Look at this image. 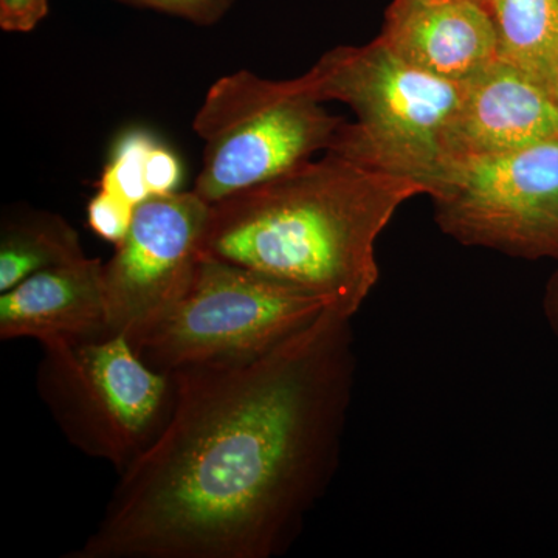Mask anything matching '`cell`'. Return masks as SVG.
I'll return each mask as SVG.
<instances>
[{
    "instance_id": "obj_19",
    "label": "cell",
    "mask_w": 558,
    "mask_h": 558,
    "mask_svg": "<svg viewBox=\"0 0 558 558\" xmlns=\"http://www.w3.org/2000/svg\"><path fill=\"white\" fill-rule=\"evenodd\" d=\"M468 2L480 3V5L487 7L488 0H468Z\"/></svg>"
},
{
    "instance_id": "obj_12",
    "label": "cell",
    "mask_w": 558,
    "mask_h": 558,
    "mask_svg": "<svg viewBox=\"0 0 558 558\" xmlns=\"http://www.w3.org/2000/svg\"><path fill=\"white\" fill-rule=\"evenodd\" d=\"M87 258L78 233L61 216L31 211L3 219L0 233V292L38 271Z\"/></svg>"
},
{
    "instance_id": "obj_10",
    "label": "cell",
    "mask_w": 558,
    "mask_h": 558,
    "mask_svg": "<svg viewBox=\"0 0 558 558\" xmlns=\"http://www.w3.org/2000/svg\"><path fill=\"white\" fill-rule=\"evenodd\" d=\"M379 39L400 60L451 83H469L499 60L490 11L468 0H392Z\"/></svg>"
},
{
    "instance_id": "obj_17",
    "label": "cell",
    "mask_w": 558,
    "mask_h": 558,
    "mask_svg": "<svg viewBox=\"0 0 558 558\" xmlns=\"http://www.w3.org/2000/svg\"><path fill=\"white\" fill-rule=\"evenodd\" d=\"M546 318H548L550 328L558 337V271L550 278L548 288H546L545 300H543Z\"/></svg>"
},
{
    "instance_id": "obj_13",
    "label": "cell",
    "mask_w": 558,
    "mask_h": 558,
    "mask_svg": "<svg viewBox=\"0 0 558 558\" xmlns=\"http://www.w3.org/2000/svg\"><path fill=\"white\" fill-rule=\"evenodd\" d=\"M180 180L178 157L148 132L132 131L117 142L97 196L134 215L150 197L179 191Z\"/></svg>"
},
{
    "instance_id": "obj_16",
    "label": "cell",
    "mask_w": 558,
    "mask_h": 558,
    "mask_svg": "<svg viewBox=\"0 0 558 558\" xmlns=\"http://www.w3.org/2000/svg\"><path fill=\"white\" fill-rule=\"evenodd\" d=\"M49 13V0H0V27L5 32L35 31Z\"/></svg>"
},
{
    "instance_id": "obj_2",
    "label": "cell",
    "mask_w": 558,
    "mask_h": 558,
    "mask_svg": "<svg viewBox=\"0 0 558 558\" xmlns=\"http://www.w3.org/2000/svg\"><path fill=\"white\" fill-rule=\"evenodd\" d=\"M421 183L328 150L209 207L202 253L319 296L354 318L379 281L376 242Z\"/></svg>"
},
{
    "instance_id": "obj_3",
    "label": "cell",
    "mask_w": 558,
    "mask_h": 558,
    "mask_svg": "<svg viewBox=\"0 0 558 558\" xmlns=\"http://www.w3.org/2000/svg\"><path fill=\"white\" fill-rule=\"evenodd\" d=\"M296 81L314 100L354 110L357 120L344 123L332 153L414 180L435 196L451 168L447 137L464 84L413 68L379 38L328 51Z\"/></svg>"
},
{
    "instance_id": "obj_14",
    "label": "cell",
    "mask_w": 558,
    "mask_h": 558,
    "mask_svg": "<svg viewBox=\"0 0 558 558\" xmlns=\"http://www.w3.org/2000/svg\"><path fill=\"white\" fill-rule=\"evenodd\" d=\"M499 58L548 87L558 65V0H488Z\"/></svg>"
},
{
    "instance_id": "obj_7",
    "label": "cell",
    "mask_w": 558,
    "mask_h": 558,
    "mask_svg": "<svg viewBox=\"0 0 558 558\" xmlns=\"http://www.w3.org/2000/svg\"><path fill=\"white\" fill-rule=\"evenodd\" d=\"M432 199L439 229L461 244L558 260V140L454 161Z\"/></svg>"
},
{
    "instance_id": "obj_8",
    "label": "cell",
    "mask_w": 558,
    "mask_h": 558,
    "mask_svg": "<svg viewBox=\"0 0 558 558\" xmlns=\"http://www.w3.org/2000/svg\"><path fill=\"white\" fill-rule=\"evenodd\" d=\"M209 207L196 191L143 202L102 267L109 329L128 333L185 295L202 259Z\"/></svg>"
},
{
    "instance_id": "obj_11",
    "label": "cell",
    "mask_w": 558,
    "mask_h": 558,
    "mask_svg": "<svg viewBox=\"0 0 558 558\" xmlns=\"http://www.w3.org/2000/svg\"><path fill=\"white\" fill-rule=\"evenodd\" d=\"M105 264L84 258L38 271L0 295V339H32L40 347L112 336Z\"/></svg>"
},
{
    "instance_id": "obj_1",
    "label": "cell",
    "mask_w": 558,
    "mask_h": 558,
    "mask_svg": "<svg viewBox=\"0 0 558 558\" xmlns=\"http://www.w3.org/2000/svg\"><path fill=\"white\" fill-rule=\"evenodd\" d=\"M355 371L352 318L326 310L258 359L172 373L167 427L65 558L284 556L339 469Z\"/></svg>"
},
{
    "instance_id": "obj_9",
    "label": "cell",
    "mask_w": 558,
    "mask_h": 558,
    "mask_svg": "<svg viewBox=\"0 0 558 558\" xmlns=\"http://www.w3.org/2000/svg\"><path fill=\"white\" fill-rule=\"evenodd\" d=\"M558 140V108L548 87L526 72L495 61L464 84L447 137L451 165L501 156Z\"/></svg>"
},
{
    "instance_id": "obj_15",
    "label": "cell",
    "mask_w": 558,
    "mask_h": 558,
    "mask_svg": "<svg viewBox=\"0 0 558 558\" xmlns=\"http://www.w3.org/2000/svg\"><path fill=\"white\" fill-rule=\"evenodd\" d=\"M119 2L140 7V9L161 11L197 25H213L230 10L234 0H119Z\"/></svg>"
},
{
    "instance_id": "obj_4",
    "label": "cell",
    "mask_w": 558,
    "mask_h": 558,
    "mask_svg": "<svg viewBox=\"0 0 558 558\" xmlns=\"http://www.w3.org/2000/svg\"><path fill=\"white\" fill-rule=\"evenodd\" d=\"M326 310L310 292L202 255L185 295L124 336L146 365L172 374L258 359Z\"/></svg>"
},
{
    "instance_id": "obj_5",
    "label": "cell",
    "mask_w": 558,
    "mask_h": 558,
    "mask_svg": "<svg viewBox=\"0 0 558 558\" xmlns=\"http://www.w3.org/2000/svg\"><path fill=\"white\" fill-rule=\"evenodd\" d=\"M43 352L36 385L62 435L120 475L167 427L174 374L146 365L124 333Z\"/></svg>"
},
{
    "instance_id": "obj_6",
    "label": "cell",
    "mask_w": 558,
    "mask_h": 558,
    "mask_svg": "<svg viewBox=\"0 0 558 558\" xmlns=\"http://www.w3.org/2000/svg\"><path fill=\"white\" fill-rule=\"evenodd\" d=\"M348 120L332 116L299 81L241 70L209 87L193 130L204 140L194 191L213 205L333 148Z\"/></svg>"
},
{
    "instance_id": "obj_18",
    "label": "cell",
    "mask_w": 558,
    "mask_h": 558,
    "mask_svg": "<svg viewBox=\"0 0 558 558\" xmlns=\"http://www.w3.org/2000/svg\"><path fill=\"white\" fill-rule=\"evenodd\" d=\"M549 92L553 94L554 101H556L558 108V65L556 69V73H554L553 80H550Z\"/></svg>"
}]
</instances>
